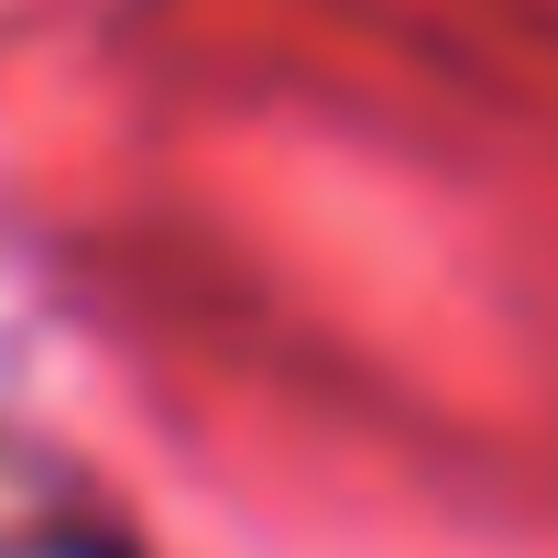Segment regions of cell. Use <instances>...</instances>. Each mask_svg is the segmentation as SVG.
I'll list each match as a JSON object with an SVG mask.
<instances>
[{
  "mask_svg": "<svg viewBox=\"0 0 558 558\" xmlns=\"http://www.w3.org/2000/svg\"><path fill=\"white\" fill-rule=\"evenodd\" d=\"M88 558H121V547H110V536H99V547H88Z\"/></svg>",
  "mask_w": 558,
  "mask_h": 558,
  "instance_id": "cell-1",
  "label": "cell"
}]
</instances>
